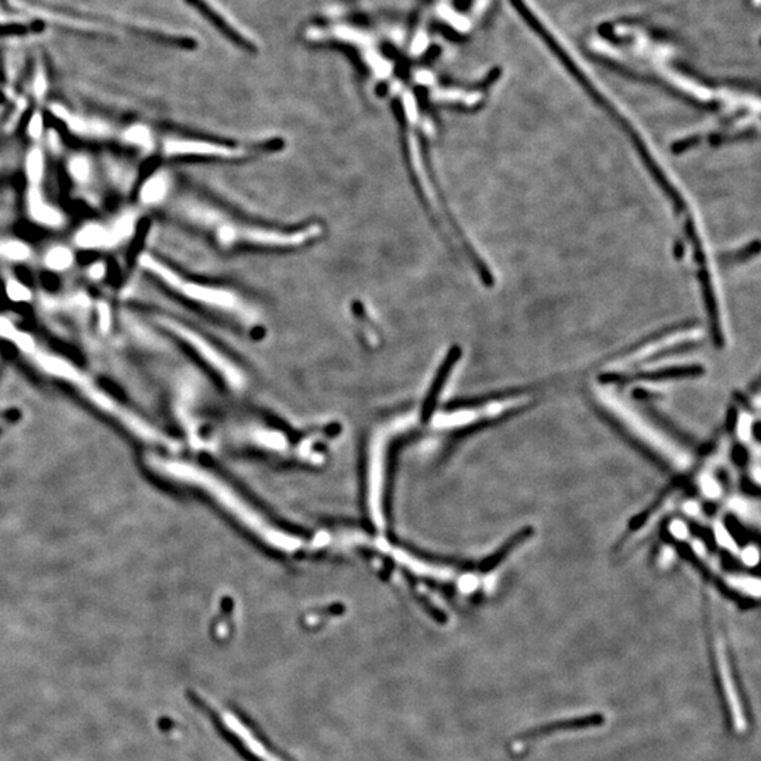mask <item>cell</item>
<instances>
[{
  "instance_id": "15",
  "label": "cell",
  "mask_w": 761,
  "mask_h": 761,
  "mask_svg": "<svg viewBox=\"0 0 761 761\" xmlns=\"http://www.w3.org/2000/svg\"><path fill=\"white\" fill-rule=\"evenodd\" d=\"M72 174L78 178V180H85L89 174V165L85 160H75L72 162Z\"/></svg>"
},
{
  "instance_id": "2",
  "label": "cell",
  "mask_w": 761,
  "mask_h": 761,
  "mask_svg": "<svg viewBox=\"0 0 761 761\" xmlns=\"http://www.w3.org/2000/svg\"><path fill=\"white\" fill-rule=\"evenodd\" d=\"M145 266L151 272L157 274L172 289L202 306L232 315L240 320H246L247 317L252 316V312L247 305L233 291L187 281L151 258L145 259Z\"/></svg>"
},
{
  "instance_id": "8",
  "label": "cell",
  "mask_w": 761,
  "mask_h": 761,
  "mask_svg": "<svg viewBox=\"0 0 761 761\" xmlns=\"http://www.w3.org/2000/svg\"><path fill=\"white\" fill-rule=\"evenodd\" d=\"M27 11H31L34 13L36 16H43L54 23H58V24H63V26H69V27H79L82 30H93V31H99L100 30V26L99 24H95V23H89V21H83V20H73V19H69V17H65V16H60V14H56L53 11H48V10H43V9H33V7H29V6H19Z\"/></svg>"
},
{
  "instance_id": "9",
  "label": "cell",
  "mask_w": 761,
  "mask_h": 761,
  "mask_svg": "<svg viewBox=\"0 0 761 761\" xmlns=\"http://www.w3.org/2000/svg\"><path fill=\"white\" fill-rule=\"evenodd\" d=\"M110 239V233L106 229L99 226H89L78 234V244H81L82 247H99L108 244Z\"/></svg>"
},
{
  "instance_id": "14",
  "label": "cell",
  "mask_w": 761,
  "mask_h": 761,
  "mask_svg": "<svg viewBox=\"0 0 761 761\" xmlns=\"http://www.w3.org/2000/svg\"><path fill=\"white\" fill-rule=\"evenodd\" d=\"M148 140H150V133L148 130L143 128V127H134L128 131V141L134 143V144H138V145H145L148 144Z\"/></svg>"
},
{
  "instance_id": "10",
  "label": "cell",
  "mask_w": 761,
  "mask_h": 761,
  "mask_svg": "<svg viewBox=\"0 0 761 761\" xmlns=\"http://www.w3.org/2000/svg\"><path fill=\"white\" fill-rule=\"evenodd\" d=\"M72 253L63 247H58V249H54L51 250L50 253L47 254V258H46V262L50 268L53 269H65L68 268L71 264H72Z\"/></svg>"
},
{
  "instance_id": "16",
  "label": "cell",
  "mask_w": 761,
  "mask_h": 761,
  "mask_svg": "<svg viewBox=\"0 0 761 761\" xmlns=\"http://www.w3.org/2000/svg\"><path fill=\"white\" fill-rule=\"evenodd\" d=\"M702 487H703V491L706 492V495L709 497H718L719 495V488H718V484L712 480V478H703L702 480Z\"/></svg>"
},
{
  "instance_id": "17",
  "label": "cell",
  "mask_w": 761,
  "mask_h": 761,
  "mask_svg": "<svg viewBox=\"0 0 761 761\" xmlns=\"http://www.w3.org/2000/svg\"><path fill=\"white\" fill-rule=\"evenodd\" d=\"M670 529H671V533L678 539H684L687 536V529H685L684 523H681V522H674Z\"/></svg>"
},
{
  "instance_id": "5",
  "label": "cell",
  "mask_w": 761,
  "mask_h": 761,
  "mask_svg": "<svg viewBox=\"0 0 761 761\" xmlns=\"http://www.w3.org/2000/svg\"><path fill=\"white\" fill-rule=\"evenodd\" d=\"M604 723H605V716L604 715L591 713V715H585V716L561 719V720H556V722H552V723L542 725L539 728H534L532 730L524 732L520 737H522V740H524V739L530 740V739H536V737H540V736L553 735V733H557V732H570V730H582V729L596 728V726H601Z\"/></svg>"
},
{
  "instance_id": "3",
  "label": "cell",
  "mask_w": 761,
  "mask_h": 761,
  "mask_svg": "<svg viewBox=\"0 0 761 761\" xmlns=\"http://www.w3.org/2000/svg\"><path fill=\"white\" fill-rule=\"evenodd\" d=\"M258 151L255 145H233L206 140H171L167 144V154L174 157H199V158H220V160H240Z\"/></svg>"
},
{
  "instance_id": "18",
  "label": "cell",
  "mask_w": 761,
  "mask_h": 761,
  "mask_svg": "<svg viewBox=\"0 0 761 761\" xmlns=\"http://www.w3.org/2000/svg\"><path fill=\"white\" fill-rule=\"evenodd\" d=\"M745 561L750 566H755L757 563V559H759V554H757V550L756 549H747L746 553H745Z\"/></svg>"
},
{
  "instance_id": "6",
  "label": "cell",
  "mask_w": 761,
  "mask_h": 761,
  "mask_svg": "<svg viewBox=\"0 0 761 761\" xmlns=\"http://www.w3.org/2000/svg\"><path fill=\"white\" fill-rule=\"evenodd\" d=\"M190 4H193L195 7H197L203 14H206L214 24H217L229 37H232L236 43H239L240 46H244V47H249L252 48L253 46L250 44V41L240 33L236 30V27L233 24H230L227 20H224L223 14H220L214 7L213 4L207 3L206 0H188Z\"/></svg>"
},
{
  "instance_id": "1",
  "label": "cell",
  "mask_w": 761,
  "mask_h": 761,
  "mask_svg": "<svg viewBox=\"0 0 761 761\" xmlns=\"http://www.w3.org/2000/svg\"><path fill=\"white\" fill-rule=\"evenodd\" d=\"M150 465L151 468H154V471H157L158 474L164 477L205 490L216 501H219V504H222L226 509L233 512L242 522L246 523V526L255 530L266 542L275 546H281L279 549L292 550L295 549V546H298V542L295 539L286 537L284 533L268 526L266 522L258 517L250 507H246L224 484L217 481V478L203 471L202 468L195 467L188 462L157 458V457L150 460Z\"/></svg>"
},
{
  "instance_id": "12",
  "label": "cell",
  "mask_w": 761,
  "mask_h": 761,
  "mask_svg": "<svg viewBox=\"0 0 761 761\" xmlns=\"http://www.w3.org/2000/svg\"><path fill=\"white\" fill-rule=\"evenodd\" d=\"M43 30V23L34 21V23H26V24H0V34H11V33H27V31H40Z\"/></svg>"
},
{
  "instance_id": "11",
  "label": "cell",
  "mask_w": 761,
  "mask_h": 761,
  "mask_svg": "<svg viewBox=\"0 0 761 761\" xmlns=\"http://www.w3.org/2000/svg\"><path fill=\"white\" fill-rule=\"evenodd\" d=\"M43 167L44 161L40 151H33V154L29 157L27 161V172L31 181H38L43 175Z\"/></svg>"
},
{
  "instance_id": "7",
  "label": "cell",
  "mask_w": 761,
  "mask_h": 761,
  "mask_svg": "<svg viewBox=\"0 0 761 761\" xmlns=\"http://www.w3.org/2000/svg\"><path fill=\"white\" fill-rule=\"evenodd\" d=\"M168 192V181L164 175H155L150 178L141 188L140 197L147 205L158 203L165 197Z\"/></svg>"
},
{
  "instance_id": "13",
  "label": "cell",
  "mask_w": 761,
  "mask_h": 761,
  "mask_svg": "<svg viewBox=\"0 0 761 761\" xmlns=\"http://www.w3.org/2000/svg\"><path fill=\"white\" fill-rule=\"evenodd\" d=\"M1 253L4 257L10 258V259H14V261H19V259H23L27 257V247L24 244H21L20 242H9L3 246L1 249Z\"/></svg>"
},
{
  "instance_id": "4",
  "label": "cell",
  "mask_w": 761,
  "mask_h": 761,
  "mask_svg": "<svg viewBox=\"0 0 761 761\" xmlns=\"http://www.w3.org/2000/svg\"><path fill=\"white\" fill-rule=\"evenodd\" d=\"M167 321H168L167 323L168 328L174 334H177L182 341L188 343L190 348L196 351L202 357V360H205L209 366H212L214 371H217L230 385H240L242 382L240 373L234 368L233 363H230L226 357H223L222 353H219L210 343H207L199 334H196L195 331H192L190 328L180 323H175L171 320H167Z\"/></svg>"
}]
</instances>
